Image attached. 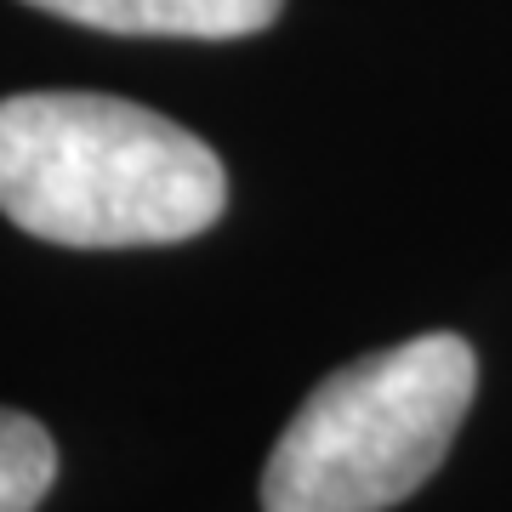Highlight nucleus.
Here are the masks:
<instances>
[{
    "mask_svg": "<svg viewBox=\"0 0 512 512\" xmlns=\"http://www.w3.org/2000/svg\"><path fill=\"white\" fill-rule=\"evenodd\" d=\"M29 6L86 23V29H109V35L234 40L268 29L285 0H29Z\"/></svg>",
    "mask_w": 512,
    "mask_h": 512,
    "instance_id": "7ed1b4c3",
    "label": "nucleus"
},
{
    "mask_svg": "<svg viewBox=\"0 0 512 512\" xmlns=\"http://www.w3.org/2000/svg\"><path fill=\"white\" fill-rule=\"evenodd\" d=\"M222 205V160L143 103L103 92L0 103V211L23 234L74 251L177 245L205 234Z\"/></svg>",
    "mask_w": 512,
    "mask_h": 512,
    "instance_id": "f257e3e1",
    "label": "nucleus"
},
{
    "mask_svg": "<svg viewBox=\"0 0 512 512\" xmlns=\"http://www.w3.org/2000/svg\"><path fill=\"white\" fill-rule=\"evenodd\" d=\"M473 387L478 359L450 330L330 370L279 433L262 473V512L399 507L444 461Z\"/></svg>",
    "mask_w": 512,
    "mask_h": 512,
    "instance_id": "f03ea898",
    "label": "nucleus"
},
{
    "mask_svg": "<svg viewBox=\"0 0 512 512\" xmlns=\"http://www.w3.org/2000/svg\"><path fill=\"white\" fill-rule=\"evenodd\" d=\"M57 473V450L46 427L23 410H0V512H35Z\"/></svg>",
    "mask_w": 512,
    "mask_h": 512,
    "instance_id": "20e7f679",
    "label": "nucleus"
}]
</instances>
